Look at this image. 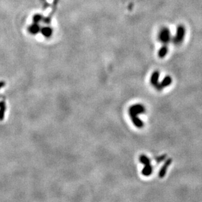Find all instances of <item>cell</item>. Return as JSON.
Listing matches in <instances>:
<instances>
[{"label": "cell", "mask_w": 202, "mask_h": 202, "mask_svg": "<svg viewBox=\"0 0 202 202\" xmlns=\"http://www.w3.org/2000/svg\"><path fill=\"white\" fill-rule=\"evenodd\" d=\"M185 36V28L183 26L179 25L177 28L175 36L174 37L173 41L174 44L180 45L183 41L184 37Z\"/></svg>", "instance_id": "obj_2"}, {"label": "cell", "mask_w": 202, "mask_h": 202, "mask_svg": "<svg viewBox=\"0 0 202 202\" xmlns=\"http://www.w3.org/2000/svg\"><path fill=\"white\" fill-rule=\"evenodd\" d=\"M168 52V48L166 45L164 46H162L158 51V57L160 58H164L166 54Z\"/></svg>", "instance_id": "obj_10"}, {"label": "cell", "mask_w": 202, "mask_h": 202, "mask_svg": "<svg viewBox=\"0 0 202 202\" xmlns=\"http://www.w3.org/2000/svg\"><path fill=\"white\" fill-rule=\"evenodd\" d=\"M172 163V158H168L166 160L164 164L163 165V166L161 168L160 172H159L158 173V176L160 178H163L166 175L167 170H168V168H169V165Z\"/></svg>", "instance_id": "obj_4"}, {"label": "cell", "mask_w": 202, "mask_h": 202, "mask_svg": "<svg viewBox=\"0 0 202 202\" xmlns=\"http://www.w3.org/2000/svg\"><path fill=\"white\" fill-rule=\"evenodd\" d=\"M172 78L170 76L168 75V76H166L164 79H163V80L162 81L161 83H160V84L163 89L164 87H167L169 86V85L172 84Z\"/></svg>", "instance_id": "obj_9"}, {"label": "cell", "mask_w": 202, "mask_h": 202, "mask_svg": "<svg viewBox=\"0 0 202 202\" xmlns=\"http://www.w3.org/2000/svg\"><path fill=\"white\" fill-rule=\"evenodd\" d=\"M5 81H0V89H1L2 87H3L5 85Z\"/></svg>", "instance_id": "obj_13"}, {"label": "cell", "mask_w": 202, "mask_h": 202, "mask_svg": "<svg viewBox=\"0 0 202 202\" xmlns=\"http://www.w3.org/2000/svg\"><path fill=\"white\" fill-rule=\"evenodd\" d=\"M160 77V73L158 71H155L150 77V83L151 84L154 86V87L159 83H158V79Z\"/></svg>", "instance_id": "obj_6"}, {"label": "cell", "mask_w": 202, "mask_h": 202, "mask_svg": "<svg viewBox=\"0 0 202 202\" xmlns=\"http://www.w3.org/2000/svg\"><path fill=\"white\" fill-rule=\"evenodd\" d=\"M146 111L145 107L141 104H136L131 106L129 108V115L133 114L135 115H138L140 114H143Z\"/></svg>", "instance_id": "obj_3"}, {"label": "cell", "mask_w": 202, "mask_h": 202, "mask_svg": "<svg viewBox=\"0 0 202 202\" xmlns=\"http://www.w3.org/2000/svg\"><path fill=\"white\" fill-rule=\"evenodd\" d=\"M158 39L164 45L168 44L172 40L170 31L168 28H162L158 33Z\"/></svg>", "instance_id": "obj_1"}, {"label": "cell", "mask_w": 202, "mask_h": 202, "mask_svg": "<svg viewBox=\"0 0 202 202\" xmlns=\"http://www.w3.org/2000/svg\"><path fill=\"white\" fill-rule=\"evenodd\" d=\"M2 96H0V98H1V97H2Z\"/></svg>", "instance_id": "obj_14"}, {"label": "cell", "mask_w": 202, "mask_h": 202, "mask_svg": "<svg viewBox=\"0 0 202 202\" xmlns=\"http://www.w3.org/2000/svg\"><path fill=\"white\" fill-rule=\"evenodd\" d=\"M139 162H140L141 163V164H144L145 166V165H148V164H150L151 160H150V159L148 157H147V156H145V155H144V154L141 155V156H139Z\"/></svg>", "instance_id": "obj_11"}, {"label": "cell", "mask_w": 202, "mask_h": 202, "mask_svg": "<svg viewBox=\"0 0 202 202\" xmlns=\"http://www.w3.org/2000/svg\"><path fill=\"white\" fill-rule=\"evenodd\" d=\"M153 168L152 165L151 164L145 165L144 166V168L142 169V174L144 176L148 177L153 173Z\"/></svg>", "instance_id": "obj_8"}, {"label": "cell", "mask_w": 202, "mask_h": 202, "mask_svg": "<svg viewBox=\"0 0 202 202\" xmlns=\"http://www.w3.org/2000/svg\"><path fill=\"white\" fill-rule=\"evenodd\" d=\"M6 111V104L4 100L0 102V121H3Z\"/></svg>", "instance_id": "obj_7"}, {"label": "cell", "mask_w": 202, "mask_h": 202, "mask_svg": "<svg viewBox=\"0 0 202 202\" xmlns=\"http://www.w3.org/2000/svg\"><path fill=\"white\" fill-rule=\"evenodd\" d=\"M166 156H167L166 154L161 155V156H157V157L155 158V160H156V162L160 163V162H162L163 160H164L166 158Z\"/></svg>", "instance_id": "obj_12"}, {"label": "cell", "mask_w": 202, "mask_h": 202, "mask_svg": "<svg viewBox=\"0 0 202 202\" xmlns=\"http://www.w3.org/2000/svg\"><path fill=\"white\" fill-rule=\"evenodd\" d=\"M130 116L132 122H133L135 126L139 128H141L143 127V126H144V123H143V122L140 118H139L137 117V115L131 114L130 115Z\"/></svg>", "instance_id": "obj_5"}]
</instances>
